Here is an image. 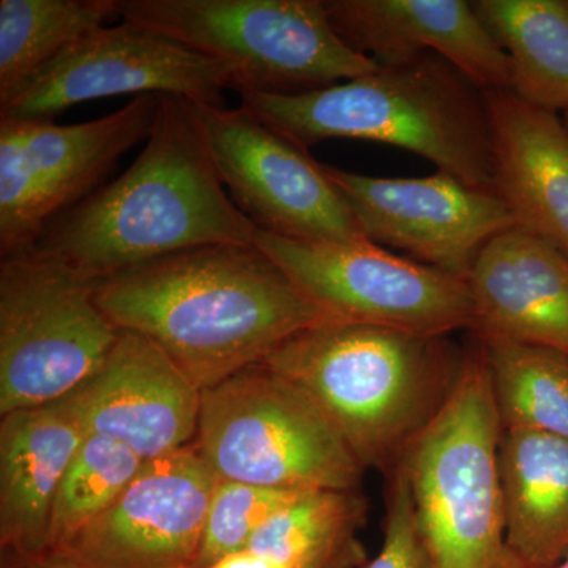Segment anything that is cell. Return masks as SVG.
<instances>
[{"label":"cell","instance_id":"obj_6","mask_svg":"<svg viewBox=\"0 0 568 568\" xmlns=\"http://www.w3.org/2000/svg\"><path fill=\"white\" fill-rule=\"evenodd\" d=\"M136 22L222 63L235 92L295 95L379 69L335 31L324 0H118Z\"/></svg>","mask_w":568,"mask_h":568},{"label":"cell","instance_id":"obj_7","mask_svg":"<svg viewBox=\"0 0 568 568\" xmlns=\"http://www.w3.org/2000/svg\"><path fill=\"white\" fill-rule=\"evenodd\" d=\"M193 446L222 480L290 491L362 489L364 480L320 407L264 364L203 390Z\"/></svg>","mask_w":568,"mask_h":568},{"label":"cell","instance_id":"obj_9","mask_svg":"<svg viewBox=\"0 0 568 568\" xmlns=\"http://www.w3.org/2000/svg\"><path fill=\"white\" fill-rule=\"evenodd\" d=\"M159 108L160 95L151 93L73 125L0 119V257L33 248L100 189L119 159L148 140Z\"/></svg>","mask_w":568,"mask_h":568},{"label":"cell","instance_id":"obj_18","mask_svg":"<svg viewBox=\"0 0 568 568\" xmlns=\"http://www.w3.org/2000/svg\"><path fill=\"white\" fill-rule=\"evenodd\" d=\"M495 193L521 230L568 256V129L511 91L485 92Z\"/></svg>","mask_w":568,"mask_h":568},{"label":"cell","instance_id":"obj_21","mask_svg":"<svg viewBox=\"0 0 568 568\" xmlns=\"http://www.w3.org/2000/svg\"><path fill=\"white\" fill-rule=\"evenodd\" d=\"M478 20L504 51L510 91L552 112L568 110V0H476Z\"/></svg>","mask_w":568,"mask_h":568},{"label":"cell","instance_id":"obj_15","mask_svg":"<svg viewBox=\"0 0 568 568\" xmlns=\"http://www.w3.org/2000/svg\"><path fill=\"white\" fill-rule=\"evenodd\" d=\"M201 394L152 339L121 331L102 366L65 398L88 435L111 437L151 462L192 446Z\"/></svg>","mask_w":568,"mask_h":568},{"label":"cell","instance_id":"obj_11","mask_svg":"<svg viewBox=\"0 0 568 568\" xmlns=\"http://www.w3.org/2000/svg\"><path fill=\"white\" fill-rule=\"evenodd\" d=\"M186 103L224 189L257 230L308 244L366 241L345 194L308 151L242 104Z\"/></svg>","mask_w":568,"mask_h":568},{"label":"cell","instance_id":"obj_5","mask_svg":"<svg viewBox=\"0 0 568 568\" xmlns=\"http://www.w3.org/2000/svg\"><path fill=\"white\" fill-rule=\"evenodd\" d=\"M503 433L477 339L466 349L446 405L407 452L414 507L433 568H534L507 541Z\"/></svg>","mask_w":568,"mask_h":568},{"label":"cell","instance_id":"obj_23","mask_svg":"<svg viewBox=\"0 0 568 568\" xmlns=\"http://www.w3.org/2000/svg\"><path fill=\"white\" fill-rule=\"evenodd\" d=\"M121 18L118 0H2L0 104L71 44Z\"/></svg>","mask_w":568,"mask_h":568},{"label":"cell","instance_id":"obj_2","mask_svg":"<svg viewBox=\"0 0 568 568\" xmlns=\"http://www.w3.org/2000/svg\"><path fill=\"white\" fill-rule=\"evenodd\" d=\"M256 233L224 189L186 100L160 95L129 170L63 213L36 246L103 282L197 246L254 244Z\"/></svg>","mask_w":568,"mask_h":568},{"label":"cell","instance_id":"obj_17","mask_svg":"<svg viewBox=\"0 0 568 568\" xmlns=\"http://www.w3.org/2000/svg\"><path fill=\"white\" fill-rule=\"evenodd\" d=\"M473 334L568 355V256L510 227L484 246L467 276Z\"/></svg>","mask_w":568,"mask_h":568},{"label":"cell","instance_id":"obj_28","mask_svg":"<svg viewBox=\"0 0 568 568\" xmlns=\"http://www.w3.org/2000/svg\"><path fill=\"white\" fill-rule=\"evenodd\" d=\"M0 568H78L70 562L52 555L21 556L14 552H2Z\"/></svg>","mask_w":568,"mask_h":568},{"label":"cell","instance_id":"obj_1","mask_svg":"<svg viewBox=\"0 0 568 568\" xmlns=\"http://www.w3.org/2000/svg\"><path fill=\"white\" fill-rule=\"evenodd\" d=\"M97 304L152 339L201 392L261 364L306 328L342 323L254 244H215L103 280Z\"/></svg>","mask_w":568,"mask_h":568},{"label":"cell","instance_id":"obj_30","mask_svg":"<svg viewBox=\"0 0 568 568\" xmlns=\"http://www.w3.org/2000/svg\"><path fill=\"white\" fill-rule=\"evenodd\" d=\"M556 568H568V558L566 560H564L562 564H559V566Z\"/></svg>","mask_w":568,"mask_h":568},{"label":"cell","instance_id":"obj_10","mask_svg":"<svg viewBox=\"0 0 568 568\" xmlns=\"http://www.w3.org/2000/svg\"><path fill=\"white\" fill-rule=\"evenodd\" d=\"M254 245L306 297L342 323L429 336L473 331L466 280L396 256L372 242L308 244L257 230Z\"/></svg>","mask_w":568,"mask_h":568},{"label":"cell","instance_id":"obj_13","mask_svg":"<svg viewBox=\"0 0 568 568\" xmlns=\"http://www.w3.org/2000/svg\"><path fill=\"white\" fill-rule=\"evenodd\" d=\"M366 241L466 280L496 235L517 226L497 194L437 171L426 178H373L324 164Z\"/></svg>","mask_w":568,"mask_h":568},{"label":"cell","instance_id":"obj_24","mask_svg":"<svg viewBox=\"0 0 568 568\" xmlns=\"http://www.w3.org/2000/svg\"><path fill=\"white\" fill-rule=\"evenodd\" d=\"M503 429L568 437V355L551 347L480 338Z\"/></svg>","mask_w":568,"mask_h":568},{"label":"cell","instance_id":"obj_14","mask_svg":"<svg viewBox=\"0 0 568 568\" xmlns=\"http://www.w3.org/2000/svg\"><path fill=\"white\" fill-rule=\"evenodd\" d=\"M219 480L193 444L145 462L106 510L48 555L78 568H196Z\"/></svg>","mask_w":568,"mask_h":568},{"label":"cell","instance_id":"obj_20","mask_svg":"<svg viewBox=\"0 0 568 568\" xmlns=\"http://www.w3.org/2000/svg\"><path fill=\"white\" fill-rule=\"evenodd\" d=\"M499 474L510 548L534 568L568 558V437L504 429Z\"/></svg>","mask_w":568,"mask_h":568},{"label":"cell","instance_id":"obj_22","mask_svg":"<svg viewBox=\"0 0 568 568\" xmlns=\"http://www.w3.org/2000/svg\"><path fill=\"white\" fill-rule=\"evenodd\" d=\"M366 518L368 499L362 489H316L268 519L248 549L284 568H364Z\"/></svg>","mask_w":568,"mask_h":568},{"label":"cell","instance_id":"obj_12","mask_svg":"<svg viewBox=\"0 0 568 568\" xmlns=\"http://www.w3.org/2000/svg\"><path fill=\"white\" fill-rule=\"evenodd\" d=\"M230 70L136 22L104 26L24 82L0 104V119L51 121L59 112L118 95H173L223 104Z\"/></svg>","mask_w":568,"mask_h":568},{"label":"cell","instance_id":"obj_29","mask_svg":"<svg viewBox=\"0 0 568 568\" xmlns=\"http://www.w3.org/2000/svg\"><path fill=\"white\" fill-rule=\"evenodd\" d=\"M211 568H284L276 560L267 558V556L254 552L252 549L233 552L226 558L220 559L213 564Z\"/></svg>","mask_w":568,"mask_h":568},{"label":"cell","instance_id":"obj_16","mask_svg":"<svg viewBox=\"0 0 568 568\" xmlns=\"http://www.w3.org/2000/svg\"><path fill=\"white\" fill-rule=\"evenodd\" d=\"M338 36L379 67L436 54L481 92L510 91L504 51L466 0H324Z\"/></svg>","mask_w":568,"mask_h":568},{"label":"cell","instance_id":"obj_26","mask_svg":"<svg viewBox=\"0 0 568 568\" xmlns=\"http://www.w3.org/2000/svg\"><path fill=\"white\" fill-rule=\"evenodd\" d=\"M305 493L220 478L205 518L196 568H211L220 559L248 549L254 534Z\"/></svg>","mask_w":568,"mask_h":568},{"label":"cell","instance_id":"obj_25","mask_svg":"<svg viewBox=\"0 0 568 568\" xmlns=\"http://www.w3.org/2000/svg\"><path fill=\"white\" fill-rule=\"evenodd\" d=\"M144 459L111 437L88 435L77 452L52 507L47 552H54L71 536L118 499L144 466Z\"/></svg>","mask_w":568,"mask_h":568},{"label":"cell","instance_id":"obj_31","mask_svg":"<svg viewBox=\"0 0 568 568\" xmlns=\"http://www.w3.org/2000/svg\"><path fill=\"white\" fill-rule=\"evenodd\" d=\"M564 122H566L567 129H568V110L564 112Z\"/></svg>","mask_w":568,"mask_h":568},{"label":"cell","instance_id":"obj_4","mask_svg":"<svg viewBox=\"0 0 568 568\" xmlns=\"http://www.w3.org/2000/svg\"><path fill=\"white\" fill-rule=\"evenodd\" d=\"M239 95L242 106L305 151L327 140L381 142L495 193L485 92L439 55L295 95Z\"/></svg>","mask_w":568,"mask_h":568},{"label":"cell","instance_id":"obj_27","mask_svg":"<svg viewBox=\"0 0 568 568\" xmlns=\"http://www.w3.org/2000/svg\"><path fill=\"white\" fill-rule=\"evenodd\" d=\"M364 568H433L414 507L407 455L387 476L383 547Z\"/></svg>","mask_w":568,"mask_h":568},{"label":"cell","instance_id":"obj_3","mask_svg":"<svg viewBox=\"0 0 568 568\" xmlns=\"http://www.w3.org/2000/svg\"><path fill=\"white\" fill-rule=\"evenodd\" d=\"M466 349L379 325L306 328L261 364L308 396L364 470L390 476L454 392Z\"/></svg>","mask_w":568,"mask_h":568},{"label":"cell","instance_id":"obj_19","mask_svg":"<svg viewBox=\"0 0 568 568\" xmlns=\"http://www.w3.org/2000/svg\"><path fill=\"white\" fill-rule=\"evenodd\" d=\"M88 437L69 399L14 410L0 422V549L47 552L52 507Z\"/></svg>","mask_w":568,"mask_h":568},{"label":"cell","instance_id":"obj_8","mask_svg":"<svg viewBox=\"0 0 568 568\" xmlns=\"http://www.w3.org/2000/svg\"><path fill=\"white\" fill-rule=\"evenodd\" d=\"M100 283L37 246L0 261V416L59 402L102 366L121 331Z\"/></svg>","mask_w":568,"mask_h":568}]
</instances>
